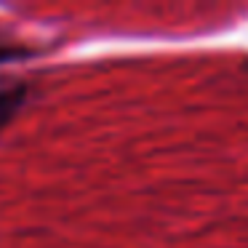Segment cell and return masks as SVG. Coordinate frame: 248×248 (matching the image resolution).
<instances>
[{
	"label": "cell",
	"mask_w": 248,
	"mask_h": 248,
	"mask_svg": "<svg viewBox=\"0 0 248 248\" xmlns=\"http://www.w3.org/2000/svg\"><path fill=\"white\" fill-rule=\"evenodd\" d=\"M27 86L24 83H14V86L0 88V134L16 120V115L22 112L24 102H27Z\"/></svg>",
	"instance_id": "obj_1"
},
{
	"label": "cell",
	"mask_w": 248,
	"mask_h": 248,
	"mask_svg": "<svg viewBox=\"0 0 248 248\" xmlns=\"http://www.w3.org/2000/svg\"><path fill=\"white\" fill-rule=\"evenodd\" d=\"M38 51L27 48V46H6L0 43V62H14V59H27V56H35Z\"/></svg>",
	"instance_id": "obj_2"
}]
</instances>
